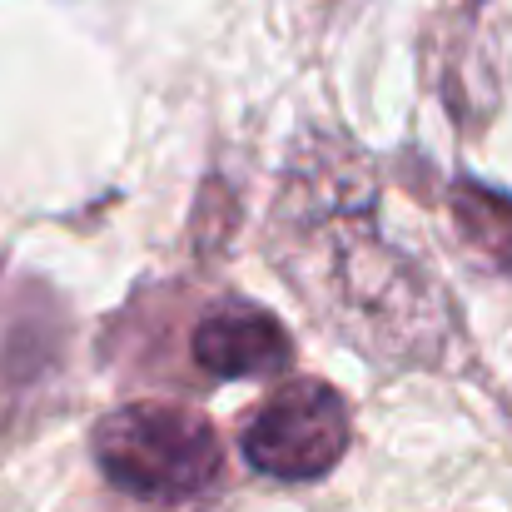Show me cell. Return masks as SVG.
I'll use <instances>...</instances> for the list:
<instances>
[{
  "mask_svg": "<svg viewBox=\"0 0 512 512\" xmlns=\"http://www.w3.org/2000/svg\"><path fill=\"white\" fill-rule=\"evenodd\" d=\"M100 473L130 498L184 503L219 478V433L179 403H130L95 428Z\"/></svg>",
  "mask_w": 512,
  "mask_h": 512,
  "instance_id": "obj_1",
  "label": "cell"
},
{
  "mask_svg": "<svg viewBox=\"0 0 512 512\" xmlns=\"http://www.w3.org/2000/svg\"><path fill=\"white\" fill-rule=\"evenodd\" d=\"M348 433L353 428H348V403L339 388L319 378H294V383H279L254 408L239 443L254 473L309 483V478H324L343 458Z\"/></svg>",
  "mask_w": 512,
  "mask_h": 512,
  "instance_id": "obj_2",
  "label": "cell"
},
{
  "mask_svg": "<svg viewBox=\"0 0 512 512\" xmlns=\"http://www.w3.org/2000/svg\"><path fill=\"white\" fill-rule=\"evenodd\" d=\"M289 358L284 324L259 304H224L194 329V363L209 378H279Z\"/></svg>",
  "mask_w": 512,
  "mask_h": 512,
  "instance_id": "obj_3",
  "label": "cell"
},
{
  "mask_svg": "<svg viewBox=\"0 0 512 512\" xmlns=\"http://www.w3.org/2000/svg\"><path fill=\"white\" fill-rule=\"evenodd\" d=\"M458 219H463L468 239L478 249H488L503 274H512V199L508 194H493V189L463 179V189H458Z\"/></svg>",
  "mask_w": 512,
  "mask_h": 512,
  "instance_id": "obj_4",
  "label": "cell"
}]
</instances>
